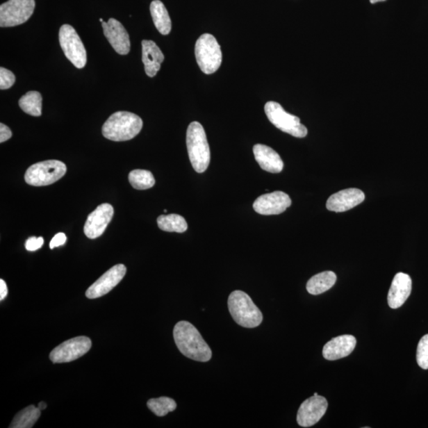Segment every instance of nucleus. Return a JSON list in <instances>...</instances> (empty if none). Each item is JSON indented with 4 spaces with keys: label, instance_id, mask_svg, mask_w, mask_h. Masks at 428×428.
<instances>
[{
    "label": "nucleus",
    "instance_id": "19",
    "mask_svg": "<svg viewBox=\"0 0 428 428\" xmlns=\"http://www.w3.org/2000/svg\"><path fill=\"white\" fill-rule=\"evenodd\" d=\"M253 154L263 170L270 173H279L283 171L284 163L277 151L265 145L257 144L253 147Z\"/></svg>",
    "mask_w": 428,
    "mask_h": 428
},
{
    "label": "nucleus",
    "instance_id": "22",
    "mask_svg": "<svg viewBox=\"0 0 428 428\" xmlns=\"http://www.w3.org/2000/svg\"><path fill=\"white\" fill-rule=\"evenodd\" d=\"M336 279V274L334 272L319 273L308 281L307 291L313 295L323 294L335 285Z\"/></svg>",
    "mask_w": 428,
    "mask_h": 428
},
{
    "label": "nucleus",
    "instance_id": "26",
    "mask_svg": "<svg viewBox=\"0 0 428 428\" xmlns=\"http://www.w3.org/2000/svg\"><path fill=\"white\" fill-rule=\"evenodd\" d=\"M129 181L132 187L137 190L151 188L156 183L153 173L142 169H136L129 173Z\"/></svg>",
    "mask_w": 428,
    "mask_h": 428
},
{
    "label": "nucleus",
    "instance_id": "6",
    "mask_svg": "<svg viewBox=\"0 0 428 428\" xmlns=\"http://www.w3.org/2000/svg\"><path fill=\"white\" fill-rule=\"evenodd\" d=\"M67 167L63 162L51 160L35 163L27 169L25 181L35 187L51 185L63 177Z\"/></svg>",
    "mask_w": 428,
    "mask_h": 428
},
{
    "label": "nucleus",
    "instance_id": "23",
    "mask_svg": "<svg viewBox=\"0 0 428 428\" xmlns=\"http://www.w3.org/2000/svg\"><path fill=\"white\" fill-rule=\"evenodd\" d=\"M42 411L35 405H30L17 414L10 425V428H31L41 416Z\"/></svg>",
    "mask_w": 428,
    "mask_h": 428
},
{
    "label": "nucleus",
    "instance_id": "33",
    "mask_svg": "<svg viewBox=\"0 0 428 428\" xmlns=\"http://www.w3.org/2000/svg\"><path fill=\"white\" fill-rule=\"evenodd\" d=\"M8 294L7 284L3 279L0 280V300L3 301Z\"/></svg>",
    "mask_w": 428,
    "mask_h": 428
},
{
    "label": "nucleus",
    "instance_id": "17",
    "mask_svg": "<svg viewBox=\"0 0 428 428\" xmlns=\"http://www.w3.org/2000/svg\"><path fill=\"white\" fill-rule=\"evenodd\" d=\"M413 281L410 276L402 272L394 277L388 294V304L391 308L402 307L412 292Z\"/></svg>",
    "mask_w": 428,
    "mask_h": 428
},
{
    "label": "nucleus",
    "instance_id": "1",
    "mask_svg": "<svg viewBox=\"0 0 428 428\" xmlns=\"http://www.w3.org/2000/svg\"><path fill=\"white\" fill-rule=\"evenodd\" d=\"M174 342L184 356L206 363L212 358V351L200 332L188 321H179L173 330Z\"/></svg>",
    "mask_w": 428,
    "mask_h": 428
},
{
    "label": "nucleus",
    "instance_id": "2",
    "mask_svg": "<svg viewBox=\"0 0 428 428\" xmlns=\"http://www.w3.org/2000/svg\"><path fill=\"white\" fill-rule=\"evenodd\" d=\"M143 121L138 115L127 111H117L104 123V136L113 142L132 140L142 131Z\"/></svg>",
    "mask_w": 428,
    "mask_h": 428
},
{
    "label": "nucleus",
    "instance_id": "10",
    "mask_svg": "<svg viewBox=\"0 0 428 428\" xmlns=\"http://www.w3.org/2000/svg\"><path fill=\"white\" fill-rule=\"evenodd\" d=\"M92 340L86 336H77L62 343L50 353L49 359L54 363L75 361L90 351Z\"/></svg>",
    "mask_w": 428,
    "mask_h": 428
},
{
    "label": "nucleus",
    "instance_id": "34",
    "mask_svg": "<svg viewBox=\"0 0 428 428\" xmlns=\"http://www.w3.org/2000/svg\"><path fill=\"white\" fill-rule=\"evenodd\" d=\"M38 408L39 409H40L41 411H43V410L46 409L47 408V404L46 403L42 402L38 404Z\"/></svg>",
    "mask_w": 428,
    "mask_h": 428
},
{
    "label": "nucleus",
    "instance_id": "13",
    "mask_svg": "<svg viewBox=\"0 0 428 428\" xmlns=\"http://www.w3.org/2000/svg\"><path fill=\"white\" fill-rule=\"evenodd\" d=\"M290 196L283 191L263 195L253 204V209L261 215H278L291 206Z\"/></svg>",
    "mask_w": 428,
    "mask_h": 428
},
{
    "label": "nucleus",
    "instance_id": "11",
    "mask_svg": "<svg viewBox=\"0 0 428 428\" xmlns=\"http://www.w3.org/2000/svg\"><path fill=\"white\" fill-rule=\"evenodd\" d=\"M329 404L322 396H313L304 402L298 409L297 422L302 427H312L324 415Z\"/></svg>",
    "mask_w": 428,
    "mask_h": 428
},
{
    "label": "nucleus",
    "instance_id": "29",
    "mask_svg": "<svg viewBox=\"0 0 428 428\" xmlns=\"http://www.w3.org/2000/svg\"><path fill=\"white\" fill-rule=\"evenodd\" d=\"M15 76L14 73L5 67H0V88L7 90L14 85Z\"/></svg>",
    "mask_w": 428,
    "mask_h": 428
},
{
    "label": "nucleus",
    "instance_id": "7",
    "mask_svg": "<svg viewBox=\"0 0 428 428\" xmlns=\"http://www.w3.org/2000/svg\"><path fill=\"white\" fill-rule=\"evenodd\" d=\"M264 110L268 120L281 131L298 138L307 136L308 129L302 125L300 118L288 114L279 104L270 101L266 104Z\"/></svg>",
    "mask_w": 428,
    "mask_h": 428
},
{
    "label": "nucleus",
    "instance_id": "31",
    "mask_svg": "<svg viewBox=\"0 0 428 428\" xmlns=\"http://www.w3.org/2000/svg\"><path fill=\"white\" fill-rule=\"evenodd\" d=\"M67 236L64 233H59L54 236V238L50 241L49 247L54 249V247L64 245L66 243Z\"/></svg>",
    "mask_w": 428,
    "mask_h": 428
},
{
    "label": "nucleus",
    "instance_id": "18",
    "mask_svg": "<svg viewBox=\"0 0 428 428\" xmlns=\"http://www.w3.org/2000/svg\"><path fill=\"white\" fill-rule=\"evenodd\" d=\"M356 337L343 335L331 339L323 348V356L329 361L345 358L351 354L356 346Z\"/></svg>",
    "mask_w": 428,
    "mask_h": 428
},
{
    "label": "nucleus",
    "instance_id": "15",
    "mask_svg": "<svg viewBox=\"0 0 428 428\" xmlns=\"http://www.w3.org/2000/svg\"><path fill=\"white\" fill-rule=\"evenodd\" d=\"M102 26L106 38L116 53L127 55L131 51V44L129 33L121 22L111 18L108 22H103Z\"/></svg>",
    "mask_w": 428,
    "mask_h": 428
},
{
    "label": "nucleus",
    "instance_id": "20",
    "mask_svg": "<svg viewBox=\"0 0 428 428\" xmlns=\"http://www.w3.org/2000/svg\"><path fill=\"white\" fill-rule=\"evenodd\" d=\"M142 44V62L146 75L154 77L160 69L161 64L165 60V56L153 41L143 40Z\"/></svg>",
    "mask_w": 428,
    "mask_h": 428
},
{
    "label": "nucleus",
    "instance_id": "14",
    "mask_svg": "<svg viewBox=\"0 0 428 428\" xmlns=\"http://www.w3.org/2000/svg\"><path fill=\"white\" fill-rule=\"evenodd\" d=\"M114 216V208L110 204H104L99 206L90 213L85 225L84 233L89 239H97L102 236Z\"/></svg>",
    "mask_w": 428,
    "mask_h": 428
},
{
    "label": "nucleus",
    "instance_id": "3",
    "mask_svg": "<svg viewBox=\"0 0 428 428\" xmlns=\"http://www.w3.org/2000/svg\"><path fill=\"white\" fill-rule=\"evenodd\" d=\"M231 316L236 323L247 329L256 328L263 321V314L245 292L235 290L228 299Z\"/></svg>",
    "mask_w": 428,
    "mask_h": 428
},
{
    "label": "nucleus",
    "instance_id": "5",
    "mask_svg": "<svg viewBox=\"0 0 428 428\" xmlns=\"http://www.w3.org/2000/svg\"><path fill=\"white\" fill-rule=\"evenodd\" d=\"M195 58L205 74L216 72L222 62V49L217 39L210 33L201 35L195 44Z\"/></svg>",
    "mask_w": 428,
    "mask_h": 428
},
{
    "label": "nucleus",
    "instance_id": "21",
    "mask_svg": "<svg viewBox=\"0 0 428 428\" xmlns=\"http://www.w3.org/2000/svg\"><path fill=\"white\" fill-rule=\"evenodd\" d=\"M150 13L154 25L163 35H167L172 31V20L167 10L160 0H154L150 5Z\"/></svg>",
    "mask_w": 428,
    "mask_h": 428
},
{
    "label": "nucleus",
    "instance_id": "30",
    "mask_svg": "<svg viewBox=\"0 0 428 428\" xmlns=\"http://www.w3.org/2000/svg\"><path fill=\"white\" fill-rule=\"evenodd\" d=\"M44 244V239L42 238H30L26 242V249L29 252H35L40 249Z\"/></svg>",
    "mask_w": 428,
    "mask_h": 428
},
{
    "label": "nucleus",
    "instance_id": "27",
    "mask_svg": "<svg viewBox=\"0 0 428 428\" xmlns=\"http://www.w3.org/2000/svg\"><path fill=\"white\" fill-rule=\"evenodd\" d=\"M147 405L151 412L157 416H165L177 408L176 402L167 397L150 399Z\"/></svg>",
    "mask_w": 428,
    "mask_h": 428
},
{
    "label": "nucleus",
    "instance_id": "25",
    "mask_svg": "<svg viewBox=\"0 0 428 428\" xmlns=\"http://www.w3.org/2000/svg\"><path fill=\"white\" fill-rule=\"evenodd\" d=\"M157 224L161 230L169 233H182L188 228L185 218L174 213L160 216L157 218Z\"/></svg>",
    "mask_w": 428,
    "mask_h": 428
},
{
    "label": "nucleus",
    "instance_id": "16",
    "mask_svg": "<svg viewBox=\"0 0 428 428\" xmlns=\"http://www.w3.org/2000/svg\"><path fill=\"white\" fill-rule=\"evenodd\" d=\"M364 199L365 195L361 190L349 188L332 195L327 201L326 207L330 211L342 213L361 204Z\"/></svg>",
    "mask_w": 428,
    "mask_h": 428
},
{
    "label": "nucleus",
    "instance_id": "9",
    "mask_svg": "<svg viewBox=\"0 0 428 428\" xmlns=\"http://www.w3.org/2000/svg\"><path fill=\"white\" fill-rule=\"evenodd\" d=\"M35 0H8L0 6V26L13 27L25 24L35 9Z\"/></svg>",
    "mask_w": 428,
    "mask_h": 428
},
{
    "label": "nucleus",
    "instance_id": "12",
    "mask_svg": "<svg viewBox=\"0 0 428 428\" xmlns=\"http://www.w3.org/2000/svg\"><path fill=\"white\" fill-rule=\"evenodd\" d=\"M126 274V268L123 264L113 267L89 287L86 297L89 299H95L108 294L125 277Z\"/></svg>",
    "mask_w": 428,
    "mask_h": 428
},
{
    "label": "nucleus",
    "instance_id": "36",
    "mask_svg": "<svg viewBox=\"0 0 428 428\" xmlns=\"http://www.w3.org/2000/svg\"><path fill=\"white\" fill-rule=\"evenodd\" d=\"M99 21H100L101 22H104V19H99Z\"/></svg>",
    "mask_w": 428,
    "mask_h": 428
},
{
    "label": "nucleus",
    "instance_id": "28",
    "mask_svg": "<svg viewBox=\"0 0 428 428\" xmlns=\"http://www.w3.org/2000/svg\"><path fill=\"white\" fill-rule=\"evenodd\" d=\"M416 361L422 369L428 370V334L422 337L419 342Z\"/></svg>",
    "mask_w": 428,
    "mask_h": 428
},
{
    "label": "nucleus",
    "instance_id": "32",
    "mask_svg": "<svg viewBox=\"0 0 428 428\" xmlns=\"http://www.w3.org/2000/svg\"><path fill=\"white\" fill-rule=\"evenodd\" d=\"M11 137H13V133L10 129L4 124H0V142H7Z\"/></svg>",
    "mask_w": 428,
    "mask_h": 428
},
{
    "label": "nucleus",
    "instance_id": "35",
    "mask_svg": "<svg viewBox=\"0 0 428 428\" xmlns=\"http://www.w3.org/2000/svg\"><path fill=\"white\" fill-rule=\"evenodd\" d=\"M370 3L374 4L376 3L384 2L386 0H370Z\"/></svg>",
    "mask_w": 428,
    "mask_h": 428
},
{
    "label": "nucleus",
    "instance_id": "24",
    "mask_svg": "<svg viewBox=\"0 0 428 428\" xmlns=\"http://www.w3.org/2000/svg\"><path fill=\"white\" fill-rule=\"evenodd\" d=\"M19 105L27 115L39 117L42 114V97L38 92H28L22 95L19 101Z\"/></svg>",
    "mask_w": 428,
    "mask_h": 428
},
{
    "label": "nucleus",
    "instance_id": "8",
    "mask_svg": "<svg viewBox=\"0 0 428 428\" xmlns=\"http://www.w3.org/2000/svg\"><path fill=\"white\" fill-rule=\"evenodd\" d=\"M59 41L67 59L77 69H83L87 64V51L77 32L70 25L65 24L59 31Z\"/></svg>",
    "mask_w": 428,
    "mask_h": 428
},
{
    "label": "nucleus",
    "instance_id": "4",
    "mask_svg": "<svg viewBox=\"0 0 428 428\" xmlns=\"http://www.w3.org/2000/svg\"><path fill=\"white\" fill-rule=\"evenodd\" d=\"M189 158L195 171L204 172L211 163V149L204 126L198 122L190 124L187 131Z\"/></svg>",
    "mask_w": 428,
    "mask_h": 428
}]
</instances>
